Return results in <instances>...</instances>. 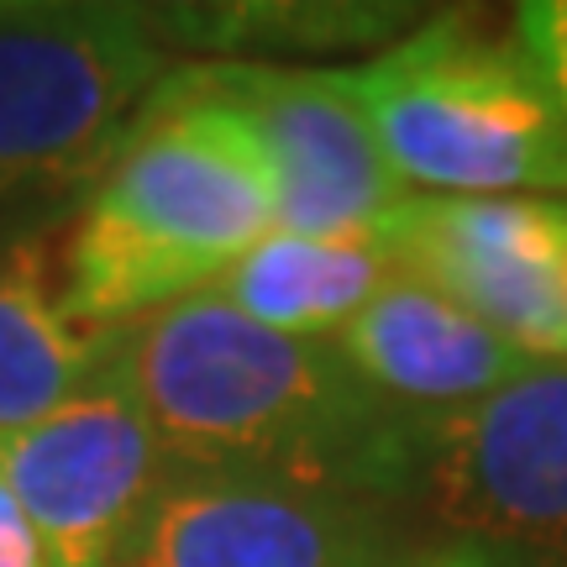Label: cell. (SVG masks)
I'll return each mask as SVG.
<instances>
[{
    "label": "cell",
    "instance_id": "obj_3",
    "mask_svg": "<svg viewBox=\"0 0 567 567\" xmlns=\"http://www.w3.org/2000/svg\"><path fill=\"white\" fill-rule=\"evenodd\" d=\"M347 84L394 179L425 200H509L567 189V105L520 42L436 21Z\"/></svg>",
    "mask_w": 567,
    "mask_h": 567
},
{
    "label": "cell",
    "instance_id": "obj_14",
    "mask_svg": "<svg viewBox=\"0 0 567 567\" xmlns=\"http://www.w3.org/2000/svg\"><path fill=\"white\" fill-rule=\"evenodd\" d=\"M0 567H48L38 530L17 505V494L6 488V478H0Z\"/></svg>",
    "mask_w": 567,
    "mask_h": 567
},
{
    "label": "cell",
    "instance_id": "obj_1",
    "mask_svg": "<svg viewBox=\"0 0 567 567\" xmlns=\"http://www.w3.org/2000/svg\"><path fill=\"white\" fill-rule=\"evenodd\" d=\"M105 368L132 389L168 467L258 473L352 499L415 484L421 421L347 368L337 337H284L210 289L111 331Z\"/></svg>",
    "mask_w": 567,
    "mask_h": 567
},
{
    "label": "cell",
    "instance_id": "obj_10",
    "mask_svg": "<svg viewBox=\"0 0 567 567\" xmlns=\"http://www.w3.org/2000/svg\"><path fill=\"white\" fill-rule=\"evenodd\" d=\"M337 347L347 368L405 415H446L488 400L494 389L515 384L536 363L494 326L446 300L442 289L410 279L400 268L337 331Z\"/></svg>",
    "mask_w": 567,
    "mask_h": 567
},
{
    "label": "cell",
    "instance_id": "obj_12",
    "mask_svg": "<svg viewBox=\"0 0 567 567\" xmlns=\"http://www.w3.org/2000/svg\"><path fill=\"white\" fill-rule=\"evenodd\" d=\"M111 331L69 316L38 243L0 258V436L38 425L69 405L105 363Z\"/></svg>",
    "mask_w": 567,
    "mask_h": 567
},
{
    "label": "cell",
    "instance_id": "obj_11",
    "mask_svg": "<svg viewBox=\"0 0 567 567\" xmlns=\"http://www.w3.org/2000/svg\"><path fill=\"white\" fill-rule=\"evenodd\" d=\"M394 264L373 237H289L268 231L237 264L205 284L216 300L243 310L247 321L284 331V337H337L384 284Z\"/></svg>",
    "mask_w": 567,
    "mask_h": 567
},
{
    "label": "cell",
    "instance_id": "obj_2",
    "mask_svg": "<svg viewBox=\"0 0 567 567\" xmlns=\"http://www.w3.org/2000/svg\"><path fill=\"white\" fill-rule=\"evenodd\" d=\"M274 231V174L258 132L205 69L153 90L80 210L63 305L95 331L200 295Z\"/></svg>",
    "mask_w": 567,
    "mask_h": 567
},
{
    "label": "cell",
    "instance_id": "obj_9",
    "mask_svg": "<svg viewBox=\"0 0 567 567\" xmlns=\"http://www.w3.org/2000/svg\"><path fill=\"white\" fill-rule=\"evenodd\" d=\"M122 567H415L368 499L258 473L168 467Z\"/></svg>",
    "mask_w": 567,
    "mask_h": 567
},
{
    "label": "cell",
    "instance_id": "obj_4",
    "mask_svg": "<svg viewBox=\"0 0 567 567\" xmlns=\"http://www.w3.org/2000/svg\"><path fill=\"white\" fill-rule=\"evenodd\" d=\"M163 80L132 6H0V226L101 184Z\"/></svg>",
    "mask_w": 567,
    "mask_h": 567
},
{
    "label": "cell",
    "instance_id": "obj_15",
    "mask_svg": "<svg viewBox=\"0 0 567 567\" xmlns=\"http://www.w3.org/2000/svg\"><path fill=\"white\" fill-rule=\"evenodd\" d=\"M415 567H530V563L499 557V551L473 547V542H452V547H442V551H431V557H421Z\"/></svg>",
    "mask_w": 567,
    "mask_h": 567
},
{
    "label": "cell",
    "instance_id": "obj_8",
    "mask_svg": "<svg viewBox=\"0 0 567 567\" xmlns=\"http://www.w3.org/2000/svg\"><path fill=\"white\" fill-rule=\"evenodd\" d=\"M205 80L247 116L274 174V231L289 237H373L400 200L373 122L347 84V69H268L221 63Z\"/></svg>",
    "mask_w": 567,
    "mask_h": 567
},
{
    "label": "cell",
    "instance_id": "obj_6",
    "mask_svg": "<svg viewBox=\"0 0 567 567\" xmlns=\"http://www.w3.org/2000/svg\"><path fill=\"white\" fill-rule=\"evenodd\" d=\"M0 478L27 509L48 567H122L168 457L132 389L101 363L69 405L0 436Z\"/></svg>",
    "mask_w": 567,
    "mask_h": 567
},
{
    "label": "cell",
    "instance_id": "obj_13",
    "mask_svg": "<svg viewBox=\"0 0 567 567\" xmlns=\"http://www.w3.org/2000/svg\"><path fill=\"white\" fill-rule=\"evenodd\" d=\"M515 42L567 105V0H530L515 11Z\"/></svg>",
    "mask_w": 567,
    "mask_h": 567
},
{
    "label": "cell",
    "instance_id": "obj_7",
    "mask_svg": "<svg viewBox=\"0 0 567 567\" xmlns=\"http://www.w3.org/2000/svg\"><path fill=\"white\" fill-rule=\"evenodd\" d=\"M373 243L520 352L567 363V200L410 195L373 226Z\"/></svg>",
    "mask_w": 567,
    "mask_h": 567
},
{
    "label": "cell",
    "instance_id": "obj_5",
    "mask_svg": "<svg viewBox=\"0 0 567 567\" xmlns=\"http://www.w3.org/2000/svg\"><path fill=\"white\" fill-rule=\"evenodd\" d=\"M415 494L457 542L530 567H567V363L446 415H425Z\"/></svg>",
    "mask_w": 567,
    "mask_h": 567
}]
</instances>
